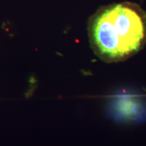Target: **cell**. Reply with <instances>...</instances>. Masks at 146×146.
Returning a JSON list of instances; mask_svg holds the SVG:
<instances>
[{"label":"cell","mask_w":146,"mask_h":146,"mask_svg":"<svg viewBox=\"0 0 146 146\" xmlns=\"http://www.w3.org/2000/svg\"><path fill=\"white\" fill-rule=\"evenodd\" d=\"M90 45L102 61H125L146 45V12L129 1L102 6L87 25Z\"/></svg>","instance_id":"cell-1"}]
</instances>
